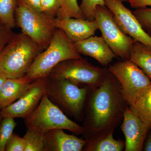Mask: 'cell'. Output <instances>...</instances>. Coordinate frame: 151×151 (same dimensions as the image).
Masks as SVG:
<instances>
[{
  "label": "cell",
  "instance_id": "obj_1",
  "mask_svg": "<svg viewBox=\"0 0 151 151\" xmlns=\"http://www.w3.org/2000/svg\"><path fill=\"white\" fill-rule=\"evenodd\" d=\"M128 105L120 83L107 68L102 84L89 88L83 120L84 139L93 140L114 132L122 123Z\"/></svg>",
  "mask_w": 151,
  "mask_h": 151
},
{
  "label": "cell",
  "instance_id": "obj_2",
  "mask_svg": "<svg viewBox=\"0 0 151 151\" xmlns=\"http://www.w3.org/2000/svg\"><path fill=\"white\" fill-rule=\"evenodd\" d=\"M43 50L26 35L16 34L0 52V73L7 78L25 76Z\"/></svg>",
  "mask_w": 151,
  "mask_h": 151
},
{
  "label": "cell",
  "instance_id": "obj_3",
  "mask_svg": "<svg viewBox=\"0 0 151 151\" xmlns=\"http://www.w3.org/2000/svg\"><path fill=\"white\" fill-rule=\"evenodd\" d=\"M81 58L73 42L62 30L57 29L48 47L36 58L26 76L32 80L47 77L60 63Z\"/></svg>",
  "mask_w": 151,
  "mask_h": 151
},
{
  "label": "cell",
  "instance_id": "obj_4",
  "mask_svg": "<svg viewBox=\"0 0 151 151\" xmlns=\"http://www.w3.org/2000/svg\"><path fill=\"white\" fill-rule=\"evenodd\" d=\"M89 88L86 85L81 87L68 79L50 78L46 94L65 114L81 122Z\"/></svg>",
  "mask_w": 151,
  "mask_h": 151
},
{
  "label": "cell",
  "instance_id": "obj_5",
  "mask_svg": "<svg viewBox=\"0 0 151 151\" xmlns=\"http://www.w3.org/2000/svg\"><path fill=\"white\" fill-rule=\"evenodd\" d=\"M56 18L37 12L23 0H17L15 13L16 27L34 41L43 50L48 47L57 28Z\"/></svg>",
  "mask_w": 151,
  "mask_h": 151
},
{
  "label": "cell",
  "instance_id": "obj_6",
  "mask_svg": "<svg viewBox=\"0 0 151 151\" xmlns=\"http://www.w3.org/2000/svg\"><path fill=\"white\" fill-rule=\"evenodd\" d=\"M27 129L44 134L55 129L67 130L76 134L83 133V127L73 122L45 94L33 112L24 119Z\"/></svg>",
  "mask_w": 151,
  "mask_h": 151
},
{
  "label": "cell",
  "instance_id": "obj_7",
  "mask_svg": "<svg viewBox=\"0 0 151 151\" xmlns=\"http://www.w3.org/2000/svg\"><path fill=\"white\" fill-rule=\"evenodd\" d=\"M107 68L94 66L82 58L68 60L53 68L48 77L50 79H65L94 88L100 86L105 79Z\"/></svg>",
  "mask_w": 151,
  "mask_h": 151
},
{
  "label": "cell",
  "instance_id": "obj_8",
  "mask_svg": "<svg viewBox=\"0 0 151 151\" xmlns=\"http://www.w3.org/2000/svg\"><path fill=\"white\" fill-rule=\"evenodd\" d=\"M95 20L102 37L116 56L129 60L130 49L135 40L122 31L112 12L105 5L98 6Z\"/></svg>",
  "mask_w": 151,
  "mask_h": 151
},
{
  "label": "cell",
  "instance_id": "obj_9",
  "mask_svg": "<svg viewBox=\"0 0 151 151\" xmlns=\"http://www.w3.org/2000/svg\"><path fill=\"white\" fill-rule=\"evenodd\" d=\"M108 68L120 83L122 94L129 106L134 105L141 92L151 84L145 73L129 60L115 63Z\"/></svg>",
  "mask_w": 151,
  "mask_h": 151
},
{
  "label": "cell",
  "instance_id": "obj_10",
  "mask_svg": "<svg viewBox=\"0 0 151 151\" xmlns=\"http://www.w3.org/2000/svg\"><path fill=\"white\" fill-rule=\"evenodd\" d=\"M49 81L48 76L34 80L32 86L19 99L0 111V116L3 118H27L46 94Z\"/></svg>",
  "mask_w": 151,
  "mask_h": 151
},
{
  "label": "cell",
  "instance_id": "obj_11",
  "mask_svg": "<svg viewBox=\"0 0 151 151\" xmlns=\"http://www.w3.org/2000/svg\"><path fill=\"white\" fill-rule=\"evenodd\" d=\"M105 6L112 12L117 24L127 35L135 40L151 47V37L144 30L132 11L120 0H104Z\"/></svg>",
  "mask_w": 151,
  "mask_h": 151
},
{
  "label": "cell",
  "instance_id": "obj_12",
  "mask_svg": "<svg viewBox=\"0 0 151 151\" xmlns=\"http://www.w3.org/2000/svg\"><path fill=\"white\" fill-rule=\"evenodd\" d=\"M121 129L125 136V151H142L143 145L149 130L137 116L126 107Z\"/></svg>",
  "mask_w": 151,
  "mask_h": 151
},
{
  "label": "cell",
  "instance_id": "obj_13",
  "mask_svg": "<svg viewBox=\"0 0 151 151\" xmlns=\"http://www.w3.org/2000/svg\"><path fill=\"white\" fill-rule=\"evenodd\" d=\"M73 44L79 54L91 57L104 67L117 57L102 36H92Z\"/></svg>",
  "mask_w": 151,
  "mask_h": 151
},
{
  "label": "cell",
  "instance_id": "obj_14",
  "mask_svg": "<svg viewBox=\"0 0 151 151\" xmlns=\"http://www.w3.org/2000/svg\"><path fill=\"white\" fill-rule=\"evenodd\" d=\"M57 29L62 30L73 43L83 40L94 35L98 29L95 20L71 18L60 19H55Z\"/></svg>",
  "mask_w": 151,
  "mask_h": 151
},
{
  "label": "cell",
  "instance_id": "obj_15",
  "mask_svg": "<svg viewBox=\"0 0 151 151\" xmlns=\"http://www.w3.org/2000/svg\"><path fill=\"white\" fill-rule=\"evenodd\" d=\"M44 135L45 151H81L87 140L66 134L62 129L50 130Z\"/></svg>",
  "mask_w": 151,
  "mask_h": 151
},
{
  "label": "cell",
  "instance_id": "obj_16",
  "mask_svg": "<svg viewBox=\"0 0 151 151\" xmlns=\"http://www.w3.org/2000/svg\"><path fill=\"white\" fill-rule=\"evenodd\" d=\"M34 80L26 76L18 78H7L0 92V110L12 104L32 86Z\"/></svg>",
  "mask_w": 151,
  "mask_h": 151
},
{
  "label": "cell",
  "instance_id": "obj_17",
  "mask_svg": "<svg viewBox=\"0 0 151 151\" xmlns=\"http://www.w3.org/2000/svg\"><path fill=\"white\" fill-rule=\"evenodd\" d=\"M129 60L142 69L151 81V47L135 40L130 49Z\"/></svg>",
  "mask_w": 151,
  "mask_h": 151
},
{
  "label": "cell",
  "instance_id": "obj_18",
  "mask_svg": "<svg viewBox=\"0 0 151 151\" xmlns=\"http://www.w3.org/2000/svg\"><path fill=\"white\" fill-rule=\"evenodd\" d=\"M129 107L147 129L151 130V84L141 92L134 104Z\"/></svg>",
  "mask_w": 151,
  "mask_h": 151
},
{
  "label": "cell",
  "instance_id": "obj_19",
  "mask_svg": "<svg viewBox=\"0 0 151 151\" xmlns=\"http://www.w3.org/2000/svg\"><path fill=\"white\" fill-rule=\"evenodd\" d=\"M113 133L114 132H111L96 139L87 141L83 151H123L125 149V142L114 139Z\"/></svg>",
  "mask_w": 151,
  "mask_h": 151
},
{
  "label": "cell",
  "instance_id": "obj_20",
  "mask_svg": "<svg viewBox=\"0 0 151 151\" xmlns=\"http://www.w3.org/2000/svg\"><path fill=\"white\" fill-rule=\"evenodd\" d=\"M71 18L86 19L77 0H60V7L56 18L63 19Z\"/></svg>",
  "mask_w": 151,
  "mask_h": 151
},
{
  "label": "cell",
  "instance_id": "obj_21",
  "mask_svg": "<svg viewBox=\"0 0 151 151\" xmlns=\"http://www.w3.org/2000/svg\"><path fill=\"white\" fill-rule=\"evenodd\" d=\"M17 5V0H0V20L12 29L16 27Z\"/></svg>",
  "mask_w": 151,
  "mask_h": 151
},
{
  "label": "cell",
  "instance_id": "obj_22",
  "mask_svg": "<svg viewBox=\"0 0 151 151\" xmlns=\"http://www.w3.org/2000/svg\"><path fill=\"white\" fill-rule=\"evenodd\" d=\"M24 151H45L44 134L32 129H27L24 135Z\"/></svg>",
  "mask_w": 151,
  "mask_h": 151
},
{
  "label": "cell",
  "instance_id": "obj_23",
  "mask_svg": "<svg viewBox=\"0 0 151 151\" xmlns=\"http://www.w3.org/2000/svg\"><path fill=\"white\" fill-rule=\"evenodd\" d=\"M17 123L14 118H3L0 123V151H5L6 145L9 139L14 133Z\"/></svg>",
  "mask_w": 151,
  "mask_h": 151
},
{
  "label": "cell",
  "instance_id": "obj_24",
  "mask_svg": "<svg viewBox=\"0 0 151 151\" xmlns=\"http://www.w3.org/2000/svg\"><path fill=\"white\" fill-rule=\"evenodd\" d=\"M132 12L144 30L151 37V7L136 9Z\"/></svg>",
  "mask_w": 151,
  "mask_h": 151
},
{
  "label": "cell",
  "instance_id": "obj_25",
  "mask_svg": "<svg viewBox=\"0 0 151 151\" xmlns=\"http://www.w3.org/2000/svg\"><path fill=\"white\" fill-rule=\"evenodd\" d=\"M99 5H105L104 0H82L80 7L86 19H95L96 9Z\"/></svg>",
  "mask_w": 151,
  "mask_h": 151
},
{
  "label": "cell",
  "instance_id": "obj_26",
  "mask_svg": "<svg viewBox=\"0 0 151 151\" xmlns=\"http://www.w3.org/2000/svg\"><path fill=\"white\" fill-rule=\"evenodd\" d=\"M60 0H41V8L43 13L56 18L60 7Z\"/></svg>",
  "mask_w": 151,
  "mask_h": 151
},
{
  "label": "cell",
  "instance_id": "obj_27",
  "mask_svg": "<svg viewBox=\"0 0 151 151\" xmlns=\"http://www.w3.org/2000/svg\"><path fill=\"white\" fill-rule=\"evenodd\" d=\"M24 138L13 133L6 145L5 151H24Z\"/></svg>",
  "mask_w": 151,
  "mask_h": 151
},
{
  "label": "cell",
  "instance_id": "obj_28",
  "mask_svg": "<svg viewBox=\"0 0 151 151\" xmlns=\"http://www.w3.org/2000/svg\"><path fill=\"white\" fill-rule=\"evenodd\" d=\"M16 34L0 20V52Z\"/></svg>",
  "mask_w": 151,
  "mask_h": 151
},
{
  "label": "cell",
  "instance_id": "obj_29",
  "mask_svg": "<svg viewBox=\"0 0 151 151\" xmlns=\"http://www.w3.org/2000/svg\"><path fill=\"white\" fill-rule=\"evenodd\" d=\"M133 8L151 7V0H129L128 2Z\"/></svg>",
  "mask_w": 151,
  "mask_h": 151
},
{
  "label": "cell",
  "instance_id": "obj_30",
  "mask_svg": "<svg viewBox=\"0 0 151 151\" xmlns=\"http://www.w3.org/2000/svg\"><path fill=\"white\" fill-rule=\"evenodd\" d=\"M29 6L37 12H42L41 8V0H23Z\"/></svg>",
  "mask_w": 151,
  "mask_h": 151
},
{
  "label": "cell",
  "instance_id": "obj_31",
  "mask_svg": "<svg viewBox=\"0 0 151 151\" xmlns=\"http://www.w3.org/2000/svg\"><path fill=\"white\" fill-rule=\"evenodd\" d=\"M142 151H151V130L148 132L144 142Z\"/></svg>",
  "mask_w": 151,
  "mask_h": 151
},
{
  "label": "cell",
  "instance_id": "obj_32",
  "mask_svg": "<svg viewBox=\"0 0 151 151\" xmlns=\"http://www.w3.org/2000/svg\"><path fill=\"white\" fill-rule=\"evenodd\" d=\"M6 77L4 75L0 73V92L1 91L3 86L7 79Z\"/></svg>",
  "mask_w": 151,
  "mask_h": 151
},
{
  "label": "cell",
  "instance_id": "obj_33",
  "mask_svg": "<svg viewBox=\"0 0 151 151\" xmlns=\"http://www.w3.org/2000/svg\"><path fill=\"white\" fill-rule=\"evenodd\" d=\"M120 1H122L123 2H129V0H120Z\"/></svg>",
  "mask_w": 151,
  "mask_h": 151
},
{
  "label": "cell",
  "instance_id": "obj_34",
  "mask_svg": "<svg viewBox=\"0 0 151 151\" xmlns=\"http://www.w3.org/2000/svg\"><path fill=\"white\" fill-rule=\"evenodd\" d=\"M0 111H1V110H0ZM3 118L2 117H1V116H0V123H1V122Z\"/></svg>",
  "mask_w": 151,
  "mask_h": 151
}]
</instances>
